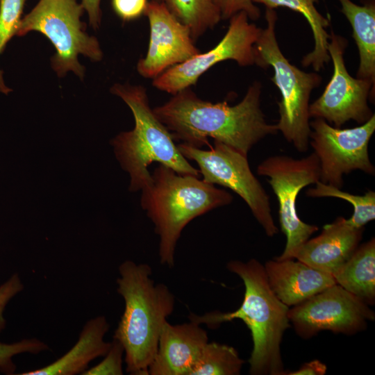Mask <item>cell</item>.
<instances>
[{
    "mask_svg": "<svg viewBox=\"0 0 375 375\" xmlns=\"http://www.w3.org/2000/svg\"><path fill=\"white\" fill-rule=\"evenodd\" d=\"M260 94L261 84L255 81L242 100L231 106L226 101H203L188 88L153 110L174 140L201 149L209 145L208 138H211L247 156L259 141L278 132L276 124L265 119Z\"/></svg>",
    "mask_w": 375,
    "mask_h": 375,
    "instance_id": "obj_1",
    "label": "cell"
},
{
    "mask_svg": "<svg viewBox=\"0 0 375 375\" xmlns=\"http://www.w3.org/2000/svg\"><path fill=\"white\" fill-rule=\"evenodd\" d=\"M227 269L236 274L245 287L244 299L235 311H213L189 319L198 324L216 328L224 322L241 319L251 331L253 349L249 359L252 375H283L281 343L286 329L290 327L289 307L270 288L264 265L256 259L244 262L231 260Z\"/></svg>",
    "mask_w": 375,
    "mask_h": 375,
    "instance_id": "obj_2",
    "label": "cell"
},
{
    "mask_svg": "<svg viewBox=\"0 0 375 375\" xmlns=\"http://www.w3.org/2000/svg\"><path fill=\"white\" fill-rule=\"evenodd\" d=\"M117 292L124 301V310L113 339L124 349L126 372L149 375L157 351L162 328L172 313L175 298L163 283L155 284L147 264L125 260L119 266Z\"/></svg>",
    "mask_w": 375,
    "mask_h": 375,
    "instance_id": "obj_3",
    "label": "cell"
},
{
    "mask_svg": "<svg viewBox=\"0 0 375 375\" xmlns=\"http://www.w3.org/2000/svg\"><path fill=\"white\" fill-rule=\"evenodd\" d=\"M151 177V185L141 190L140 203L159 236L160 261L172 267L186 225L212 209L230 204L233 196L199 177L179 174L162 165L154 169Z\"/></svg>",
    "mask_w": 375,
    "mask_h": 375,
    "instance_id": "obj_4",
    "label": "cell"
},
{
    "mask_svg": "<svg viewBox=\"0 0 375 375\" xmlns=\"http://www.w3.org/2000/svg\"><path fill=\"white\" fill-rule=\"evenodd\" d=\"M110 91L128 105L135 119L133 130L120 133L110 142L121 167L129 174L131 192L151 185L148 167L154 162L179 174L200 177L199 169L181 153L172 134L154 114L144 87L115 84Z\"/></svg>",
    "mask_w": 375,
    "mask_h": 375,
    "instance_id": "obj_5",
    "label": "cell"
},
{
    "mask_svg": "<svg viewBox=\"0 0 375 375\" xmlns=\"http://www.w3.org/2000/svg\"><path fill=\"white\" fill-rule=\"evenodd\" d=\"M267 26L260 32L254 44L255 65L272 67V81L281 94L278 103L280 115L276 124L285 139L299 152L309 146V99L312 90L319 85L322 77L315 72L307 73L292 65L281 52L275 35L276 12L266 8Z\"/></svg>",
    "mask_w": 375,
    "mask_h": 375,
    "instance_id": "obj_6",
    "label": "cell"
},
{
    "mask_svg": "<svg viewBox=\"0 0 375 375\" xmlns=\"http://www.w3.org/2000/svg\"><path fill=\"white\" fill-rule=\"evenodd\" d=\"M83 11L77 0H40L22 18L16 36L32 31L41 33L56 49L51 64L58 76L72 71L83 78L85 69L78 56L83 54L94 61L102 58L98 40L85 32V24L81 21Z\"/></svg>",
    "mask_w": 375,
    "mask_h": 375,
    "instance_id": "obj_7",
    "label": "cell"
},
{
    "mask_svg": "<svg viewBox=\"0 0 375 375\" xmlns=\"http://www.w3.org/2000/svg\"><path fill=\"white\" fill-rule=\"evenodd\" d=\"M257 173L267 177L277 198L279 223L287 238L283 252L275 259H294L302 244L319 229L316 225L303 222L296 206L300 191L320 180L319 159L314 152L299 159L286 155L272 156L258 165Z\"/></svg>",
    "mask_w": 375,
    "mask_h": 375,
    "instance_id": "obj_8",
    "label": "cell"
},
{
    "mask_svg": "<svg viewBox=\"0 0 375 375\" xmlns=\"http://www.w3.org/2000/svg\"><path fill=\"white\" fill-rule=\"evenodd\" d=\"M177 147L187 160L198 165L203 181L231 189L245 201L267 236L273 237L278 233V229L272 215L269 197L251 172L247 156L215 140L210 150L183 143Z\"/></svg>",
    "mask_w": 375,
    "mask_h": 375,
    "instance_id": "obj_9",
    "label": "cell"
},
{
    "mask_svg": "<svg viewBox=\"0 0 375 375\" xmlns=\"http://www.w3.org/2000/svg\"><path fill=\"white\" fill-rule=\"evenodd\" d=\"M309 144L317 156L320 181L338 188L343 185V175L360 170L374 175L368 145L375 131V115L359 126L341 129L321 118L310 122Z\"/></svg>",
    "mask_w": 375,
    "mask_h": 375,
    "instance_id": "obj_10",
    "label": "cell"
},
{
    "mask_svg": "<svg viewBox=\"0 0 375 375\" xmlns=\"http://www.w3.org/2000/svg\"><path fill=\"white\" fill-rule=\"evenodd\" d=\"M288 318L296 333L308 339L322 331L357 333L375 315L367 303L336 283L289 309Z\"/></svg>",
    "mask_w": 375,
    "mask_h": 375,
    "instance_id": "obj_11",
    "label": "cell"
},
{
    "mask_svg": "<svg viewBox=\"0 0 375 375\" xmlns=\"http://www.w3.org/2000/svg\"><path fill=\"white\" fill-rule=\"evenodd\" d=\"M261 28L249 22L241 11L230 18L227 32L212 49L167 69L153 78L157 89L175 94L195 85L199 78L217 63L233 60L241 66L255 65L254 44Z\"/></svg>",
    "mask_w": 375,
    "mask_h": 375,
    "instance_id": "obj_12",
    "label": "cell"
},
{
    "mask_svg": "<svg viewBox=\"0 0 375 375\" xmlns=\"http://www.w3.org/2000/svg\"><path fill=\"white\" fill-rule=\"evenodd\" d=\"M347 45L345 38L331 32L328 51L333 75L322 95L309 106L310 117L323 119L338 128L350 120L364 124L374 115L367 102L374 83L348 73L344 60Z\"/></svg>",
    "mask_w": 375,
    "mask_h": 375,
    "instance_id": "obj_13",
    "label": "cell"
},
{
    "mask_svg": "<svg viewBox=\"0 0 375 375\" xmlns=\"http://www.w3.org/2000/svg\"><path fill=\"white\" fill-rule=\"evenodd\" d=\"M144 15L149 22L150 39L146 56L137 65L142 76L155 78L169 67L201 53L194 44L190 28L162 3L150 1Z\"/></svg>",
    "mask_w": 375,
    "mask_h": 375,
    "instance_id": "obj_14",
    "label": "cell"
},
{
    "mask_svg": "<svg viewBox=\"0 0 375 375\" xmlns=\"http://www.w3.org/2000/svg\"><path fill=\"white\" fill-rule=\"evenodd\" d=\"M208 342L206 330L192 321L172 325L167 321L159 337L150 375H190Z\"/></svg>",
    "mask_w": 375,
    "mask_h": 375,
    "instance_id": "obj_15",
    "label": "cell"
},
{
    "mask_svg": "<svg viewBox=\"0 0 375 375\" xmlns=\"http://www.w3.org/2000/svg\"><path fill=\"white\" fill-rule=\"evenodd\" d=\"M363 230L364 228L353 227L347 219L338 217L326 224L319 235L305 242L294 259L333 276L360 245Z\"/></svg>",
    "mask_w": 375,
    "mask_h": 375,
    "instance_id": "obj_16",
    "label": "cell"
},
{
    "mask_svg": "<svg viewBox=\"0 0 375 375\" xmlns=\"http://www.w3.org/2000/svg\"><path fill=\"white\" fill-rule=\"evenodd\" d=\"M269 285L286 306H297L336 284L333 276L297 260H269L264 265Z\"/></svg>",
    "mask_w": 375,
    "mask_h": 375,
    "instance_id": "obj_17",
    "label": "cell"
},
{
    "mask_svg": "<svg viewBox=\"0 0 375 375\" xmlns=\"http://www.w3.org/2000/svg\"><path fill=\"white\" fill-rule=\"evenodd\" d=\"M110 325L104 316L88 320L83 327L77 342L60 358L39 369L24 372L19 375H76L88 369L91 361L104 356L111 342L104 340Z\"/></svg>",
    "mask_w": 375,
    "mask_h": 375,
    "instance_id": "obj_18",
    "label": "cell"
},
{
    "mask_svg": "<svg viewBox=\"0 0 375 375\" xmlns=\"http://www.w3.org/2000/svg\"><path fill=\"white\" fill-rule=\"evenodd\" d=\"M333 276L337 284L369 305L375 302V239L359 245Z\"/></svg>",
    "mask_w": 375,
    "mask_h": 375,
    "instance_id": "obj_19",
    "label": "cell"
},
{
    "mask_svg": "<svg viewBox=\"0 0 375 375\" xmlns=\"http://www.w3.org/2000/svg\"><path fill=\"white\" fill-rule=\"evenodd\" d=\"M341 11L350 22L357 44L360 65L357 78L375 80V4L359 6L351 0H338Z\"/></svg>",
    "mask_w": 375,
    "mask_h": 375,
    "instance_id": "obj_20",
    "label": "cell"
},
{
    "mask_svg": "<svg viewBox=\"0 0 375 375\" xmlns=\"http://www.w3.org/2000/svg\"><path fill=\"white\" fill-rule=\"evenodd\" d=\"M318 0H253V3L265 5L266 8L285 7L304 16L312 31L315 47L311 52L303 58L301 64L303 67L312 66L318 72L330 61L331 57L328 51L330 35L326 31L330 24L329 19L317 10L315 3Z\"/></svg>",
    "mask_w": 375,
    "mask_h": 375,
    "instance_id": "obj_21",
    "label": "cell"
},
{
    "mask_svg": "<svg viewBox=\"0 0 375 375\" xmlns=\"http://www.w3.org/2000/svg\"><path fill=\"white\" fill-rule=\"evenodd\" d=\"M162 3L182 24L188 26L193 40L214 28L222 19L213 0H151Z\"/></svg>",
    "mask_w": 375,
    "mask_h": 375,
    "instance_id": "obj_22",
    "label": "cell"
},
{
    "mask_svg": "<svg viewBox=\"0 0 375 375\" xmlns=\"http://www.w3.org/2000/svg\"><path fill=\"white\" fill-rule=\"evenodd\" d=\"M243 363L233 347L208 342L190 375H238Z\"/></svg>",
    "mask_w": 375,
    "mask_h": 375,
    "instance_id": "obj_23",
    "label": "cell"
},
{
    "mask_svg": "<svg viewBox=\"0 0 375 375\" xmlns=\"http://www.w3.org/2000/svg\"><path fill=\"white\" fill-rule=\"evenodd\" d=\"M310 197H335L345 200L353 208V212L348 223L356 228L364 226L375 218V192L369 190L363 195L353 194L343 191L341 188L324 183L320 181L315 183V187L306 191Z\"/></svg>",
    "mask_w": 375,
    "mask_h": 375,
    "instance_id": "obj_24",
    "label": "cell"
},
{
    "mask_svg": "<svg viewBox=\"0 0 375 375\" xmlns=\"http://www.w3.org/2000/svg\"><path fill=\"white\" fill-rule=\"evenodd\" d=\"M25 2L26 0H0V56L10 39L16 35ZM11 91L0 69V92L8 94Z\"/></svg>",
    "mask_w": 375,
    "mask_h": 375,
    "instance_id": "obj_25",
    "label": "cell"
},
{
    "mask_svg": "<svg viewBox=\"0 0 375 375\" xmlns=\"http://www.w3.org/2000/svg\"><path fill=\"white\" fill-rule=\"evenodd\" d=\"M49 350V346L37 338L23 339L11 344L0 342V371L6 374H13L16 365L12 358L16 355L24 353L38 354Z\"/></svg>",
    "mask_w": 375,
    "mask_h": 375,
    "instance_id": "obj_26",
    "label": "cell"
},
{
    "mask_svg": "<svg viewBox=\"0 0 375 375\" xmlns=\"http://www.w3.org/2000/svg\"><path fill=\"white\" fill-rule=\"evenodd\" d=\"M124 354V349L122 344L113 339L103 360L97 365L86 369L82 375H122Z\"/></svg>",
    "mask_w": 375,
    "mask_h": 375,
    "instance_id": "obj_27",
    "label": "cell"
},
{
    "mask_svg": "<svg viewBox=\"0 0 375 375\" xmlns=\"http://www.w3.org/2000/svg\"><path fill=\"white\" fill-rule=\"evenodd\" d=\"M219 10L222 19H230L235 14L243 11L249 19L256 20L260 15L258 8L253 0H213Z\"/></svg>",
    "mask_w": 375,
    "mask_h": 375,
    "instance_id": "obj_28",
    "label": "cell"
},
{
    "mask_svg": "<svg viewBox=\"0 0 375 375\" xmlns=\"http://www.w3.org/2000/svg\"><path fill=\"white\" fill-rule=\"evenodd\" d=\"M147 0H111L115 13L124 22H130L144 15Z\"/></svg>",
    "mask_w": 375,
    "mask_h": 375,
    "instance_id": "obj_29",
    "label": "cell"
},
{
    "mask_svg": "<svg viewBox=\"0 0 375 375\" xmlns=\"http://www.w3.org/2000/svg\"><path fill=\"white\" fill-rule=\"evenodd\" d=\"M24 290V285L18 274H14L4 283L0 285V333L6 326L3 317L4 309L8 303Z\"/></svg>",
    "mask_w": 375,
    "mask_h": 375,
    "instance_id": "obj_30",
    "label": "cell"
},
{
    "mask_svg": "<svg viewBox=\"0 0 375 375\" xmlns=\"http://www.w3.org/2000/svg\"><path fill=\"white\" fill-rule=\"evenodd\" d=\"M327 370L326 365L319 360L305 362L299 369L285 373L288 375H324ZM284 374V375H285Z\"/></svg>",
    "mask_w": 375,
    "mask_h": 375,
    "instance_id": "obj_31",
    "label": "cell"
},
{
    "mask_svg": "<svg viewBox=\"0 0 375 375\" xmlns=\"http://www.w3.org/2000/svg\"><path fill=\"white\" fill-rule=\"evenodd\" d=\"M100 3L101 0H81V4L88 12L90 24L95 29L99 28L101 19Z\"/></svg>",
    "mask_w": 375,
    "mask_h": 375,
    "instance_id": "obj_32",
    "label": "cell"
}]
</instances>
